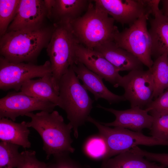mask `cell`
Wrapping results in <instances>:
<instances>
[{
    "mask_svg": "<svg viewBox=\"0 0 168 168\" xmlns=\"http://www.w3.org/2000/svg\"><path fill=\"white\" fill-rule=\"evenodd\" d=\"M152 14L154 18L150 20L148 32L152 56L157 58L165 54L168 55V17L162 14L159 6L153 8Z\"/></svg>",
    "mask_w": 168,
    "mask_h": 168,
    "instance_id": "e0dca14e",
    "label": "cell"
},
{
    "mask_svg": "<svg viewBox=\"0 0 168 168\" xmlns=\"http://www.w3.org/2000/svg\"><path fill=\"white\" fill-rule=\"evenodd\" d=\"M80 63L112 84L119 87L122 76L119 72L100 52L79 44L76 50L74 64Z\"/></svg>",
    "mask_w": 168,
    "mask_h": 168,
    "instance_id": "4fadbf2b",
    "label": "cell"
},
{
    "mask_svg": "<svg viewBox=\"0 0 168 168\" xmlns=\"http://www.w3.org/2000/svg\"><path fill=\"white\" fill-rule=\"evenodd\" d=\"M30 133L27 122L25 121L17 123L7 118H0L1 141L28 148L31 145L28 138Z\"/></svg>",
    "mask_w": 168,
    "mask_h": 168,
    "instance_id": "ffe728a7",
    "label": "cell"
},
{
    "mask_svg": "<svg viewBox=\"0 0 168 168\" xmlns=\"http://www.w3.org/2000/svg\"><path fill=\"white\" fill-rule=\"evenodd\" d=\"M97 107L112 113L115 117L113 122H100L105 126L122 128L140 132H142L145 128L150 130L152 127L153 118L148 114V111L146 109L135 107L125 110H119L104 107L99 105Z\"/></svg>",
    "mask_w": 168,
    "mask_h": 168,
    "instance_id": "5bb4252c",
    "label": "cell"
},
{
    "mask_svg": "<svg viewBox=\"0 0 168 168\" xmlns=\"http://www.w3.org/2000/svg\"><path fill=\"white\" fill-rule=\"evenodd\" d=\"M87 152L91 157L102 159L106 150L105 143L102 138H93L87 142Z\"/></svg>",
    "mask_w": 168,
    "mask_h": 168,
    "instance_id": "f1b7e54d",
    "label": "cell"
},
{
    "mask_svg": "<svg viewBox=\"0 0 168 168\" xmlns=\"http://www.w3.org/2000/svg\"><path fill=\"white\" fill-rule=\"evenodd\" d=\"M56 106L51 102L37 99L21 91L10 92L0 99V118L15 121L18 117L35 111L51 112Z\"/></svg>",
    "mask_w": 168,
    "mask_h": 168,
    "instance_id": "8fae6325",
    "label": "cell"
},
{
    "mask_svg": "<svg viewBox=\"0 0 168 168\" xmlns=\"http://www.w3.org/2000/svg\"><path fill=\"white\" fill-rule=\"evenodd\" d=\"M92 1L54 0L48 20L53 24L69 22L82 16Z\"/></svg>",
    "mask_w": 168,
    "mask_h": 168,
    "instance_id": "ac0fdd59",
    "label": "cell"
},
{
    "mask_svg": "<svg viewBox=\"0 0 168 168\" xmlns=\"http://www.w3.org/2000/svg\"><path fill=\"white\" fill-rule=\"evenodd\" d=\"M53 24V32L46 49L51 65L53 84L59 92L60 80L69 67L74 64L76 50L80 43L72 31L70 23Z\"/></svg>",
    "mask_w": 168,
    "mask_h": 168,
    "instance_id": "5b68a950",
    "label": "cell"
},
{
    "mask_svg": "<svg viewBox=\"0 0 168 168\" xmlns=\"http://www.w3.org/2000/svg\"><path fill=\"white\" fill-rule=\"evenodd\" d=\"M21 0H0V36L5 34L16 16Z\"/></svg>",
    "mask_w": 168,
    "mask_h": 168,
    "instance_id": "603a6c76",
    "label": "cell"
},
{
    "mask_svg": "<svg viewBox=\"0 0 168 168\" xmlns=\"http://www.w3.org/2000/svg\"><path fill=\"white\" fill-rule=\"evenodd\" d=\"M87 91L70 66L59 82V107L65 112L76 138L78 128L87 121L92 108L93 100Z\"/></svg>",
    "mask_w": 168,
    "mask_h": 168,
    "instance_id": "3957f363",
    "label": "cell"
},
{
    "mask_svg": "<svg viewBox=\"0 0 168 168\" xmlns=\"http://www.w3.org/2000/svg\"><path fill=\"white\" fill-rule=\"evenodd\" d=\"M152 116L153 121L150 129L151 136L158 140L168 141V114Z\"/></svg>",
    "mask_w": 168,
    "mask_h": 168,
    "instance_id": "d4e9b609",
    "label": "cell"
},
{
    "mask_svg": "<svg viewBox=\"0 0 168 168\" xmlns=\"http://www.w3.org/2000/svg\"><path fill=\"white\" fill-rule=\"evenodd\" d=\"M146 109L152 115L168 114V90L147 105Z\"/></svg>",
    "mask_w": 168,
    "mask_h": 168,
    "instance_id": "83f0119b",
    "label": "cell"
},
{
    "mask_svg": "<svg viewBox=\"0 0 168 168\" xmlns=\"http://www.w3.org/2000/svg\"><path fill=\"white\" fill-rule=\"evenodd\" d=\"M47 164V168H91L72 159L68 154L54 156L51 161Z\"/></svg>",
    "mask_w": 168,
    "mask_h": 168,
    "instance_id": "4316f807",
    "label": "cell"
},
{
    "mask_svg": "<svg viewBox=\"0 0 168 168\" xmlns=\"http://www.w3.org/2000/svg\"><path fill=\"white\" fill-rule=\"evenodd\" d=\"M72 66L78 79L82 81L83 86L93 95L96 101L102 98L112 104L126 100L123 95H118L110 91L103 82V78L83 64L77 63Z\"/></svg>",
    "mask_w": 168,
    "mask_h": 168,
    "instance_id": "9a60e30c",
    "label": "cell"
},
{
    "mask_svg": "<svg viewBox=\"0 0 168 168\" xmlns=\"http://www.w3.org/2000/svg\"><path fill=\"white\" fill-rule=\"evenodd\" d=\"M149 16H141L128 28L119 31L114 42L119 47L129 52L150 69L154 62L152 59L151 42L147 29Z\"/></svg>",
    "mask_w": 168,
    "mask_h": 168,
    "instance_id": "52a82bcc",
    "label": "cell"
},
{
    "mask_svg": "<svg viewBox=\"0 0 168 168\" xmlns=\"http://www.w3.org/2000/svg\"><path fill=\"white\" fill-rule=\"evenodd\" d=\"M149 69L154 83L153 98L156 99L168 87V55L165 54L157 58Z\"/></svg>",
    "mask_w": 168,
    "mask_h": 168,
    "instance_id": "7402d4cb",
    "label": "cell"
},
{
    "mask_svg": "<svg viewBox=\"0 0 168 168\" xmlns=\"http://www.w3.org/2000/svg\"><path fill=\"white\" fill-rule=\"evenodd\" d=\"M20 146L5 142H0V168H16L20 156Z\"/></svg>",
    "mask_w": 168,
    "mask_h": 168,
    "instance_id": "cb8c5ba5",
    "label": "cell"
},
{
    "mask_svg": "<svg viewBox=\"0 0 168 168\" xmlns=\"http://www.w3.org/2000/svg\"><path fill=\"white\" fill-rule=\"evenodd\" d=\"M16 168H47V164L37 159L35 151L25 150L21 153Z\"/></svg>",
    "mask_w": 168,
    "mask_h": 168,
    "instance_id": "484cf974",
    "label": "cell"
},
{
    "mask_svg": "<svg viewBox=\"0 0 168 168\" xmlns=\"http://www.w3.org/2000/svg\"><path fill=\"white\" fill-rule=\"evenodd\" d=\"M162 3V8L161 11L162 14L168 17V0H161Z\"/></svg>",
    "mask_w": 168,
    "mask_h": 168,
    "instance_id": "4dcf8cb0",
    "label": "cell"
},
{
    "mask_svg": "<svg viewBox=\"0 0 168 168\" xmlns=\"http://www.w3.org/2000/svg\"></svg>",
    "mask_w": 168,
    "mask_h": 168,
    "instance_id": "d6a6232c",
    "label": "cell"
},
{
    "mask_svg": "<svg viewBox=\"0 0 168 168\" xmlns=\"http://www.w3.org/2000/svg\"><path fill=\"white\" fill-rule=\"evenodd\" d=\"M153 168H167L163 166L160 165H158L157 164Z\"/></svg>",
    "mask_w": 168,
    "mask_h": 168,
    "instance_id": "1f68e13d",
    "label": "cell"
},
{
    "mask_svg": "<svg viewBox=\"0 0 168 168\" xmlns=\"http://www.w3.org/2000/svg\"><path fill=\"white\" fill-rule=\"evenodd\" d=\"M92 1L85 13L70 24L79 43L94 49L105 43L114 41L119 31L113 18Z\"/></svg>",
    "mask_w": 168,
    "mask_h": 168,
    "instance_id": "277c9868",
    "label": "cell"
},
{
    "mask_svg": "<svg viewBox=\"0 0 168 168\" xmlns=\"http://www.w3.org/2000/svg\"><path fill=\"white\" fill-rule=\"evenodd\" d=\"M131 151L142 155L149 161L157 162L165 167H168V153L151 152L142 150L138 146L133 148Z\"/></svg>",
    "mask_w": 168,
    "mask_h": 168,
    "instance_id": "f546056e",
    "label": "cell"
},
{
    "mask_svg": "<svg viewBox=\"0 0 168 168\" xmlns=\"http://www.w3.org/2000/svg\"><path fill=\"white\" fill-rule=\"evenodd\" d=\"M54 28L52 24L34 31L7 32L0 38V56L12 63H35L42 49L47 48Z\"/></svg>",
    "mask_w": 168,
    "mask_h": 168,
    "instance_id": "7a4b0ae2",
    "label": "cell"
},
{
    "mask_svg": "<svg viewBox=\"0 0 168 168\" xmlns=\"http://www.w3.org/2000/svg\"><path fill=\"white\" fill-rule=\"evenodd\" d=\"M93 49L100 53L119 71L143 69V64L137 58L118 46L113 41L105 43Z\"/></svg>",
    "mask_w": 168,
    "mask_h": 168,
    "instance_id": "2e32d148",
    "label": "cell"
},
{
    "mask_svg": "<svg viewBox=\"0 0 168 168\" xmlns=\"http://www.w3.org/2000/svg\"><path fill=\"white\" fill-rule=\"evenodd\" d=\"M47 19L44 0H21L17 13L7 32L37 30L48 25Z\"/></svg>",
    "mask_w": 168,
    "mask_h": 168,
    "instance_id": "7c38bea8",
    "label": "cell"
},
{
    "mask_svg": "<svg viewBox=\"0 0 168 168\" xmlns=\"http://www.w3.org/2000/svg\"><path fill=\"white\" fill-rule=\"evenodd\" d=\"M156 165L142 155L128 151L103 161L101 168H153Z\"/></svg>",
    "mask_w": 168,
    "mask_h": 168,
    "instance_id": "44dd1931",
    "label": "cell"
},
{
    "mask_svg": "<svg viewBox=\"0 0 168 168\" xmlns=\"http://www.w3.org/2000/svg\"><path fill=\"white\" fill-rule=\"evenodd\" d=\"M20 91L30 96L51 102L59 107V92L54 86L52 73L38 79L27 80L22 85Z\"/></svg>",
    "mask_w": 168,
    "mask_h": 168,
    "instance_id": "d6986e66",
    "label": "cell"
},
{
    "mask_svg": "<svg viewBox=\"0 0 168 168\" xmlns=\"http://www.w3.org/2000/svg\"><path fill=\"white\" fill-rule=\"evenodd\" d=\"M95 5L122 25L132 24L143 15L152 14L151 0H95Z\"/></svg>",
    "mask_w": 168,
    "mask_h": 168,
    "instance_id": "30bf717a",
    "label": "cell"
},
{
    "mask_svg": "<svg viewBox=\"0 0 168 168\" xmlns=\"http://www.w3.org/2000/svg\"><path fill=\"white\" fill-rule=\"evenodd\" d=\"M119 86L123 88V95L131 107H147L152 101L154 83L150 69L131 71L122 77Z\"/></svg>",
    "mask_w": 168,
    "mask_h": 168,
    "instance_id": "9c48e42d",
    "label": "cell"
},
{
    "mask_svg": "<svg viewBox=\"0 0 168 168\" xmlns=\"http://www.w3.org/2000/svg\"><path fill=\"white\" fill-rule=\"evenodd\" d=\"M87 121L96 126L105 143L106 150L102 159L103 161L128 151L138 145L168 146V141L146 136L142 132L127 128L118 127L111 128L103 125L90 116L88 118Z\"/></svg>",
    "mask_w": 168,
    "mask_h": 168,
    "instance_id": "8992f818",
    "label": "cell"
},
{
    "mask_svg": "<svg viewBox=\"0 0 168 168\" xmlns=\"http://www.w3.org/2000/svg\"><path fill=\"white\" fill-rule=\"evenodd\" d=\"M25 116L31 119L30 121L27 122V127L35 129L42 139L43 149L47 159L51 156L74 152L75 149L72 146L73 141L71 136L72 126L69 122L66 124L58 111L30 112Z\"/></svg>",
    "mask_w": 168,
    "mask_h": 168,
    "instance_id": "6da1fadb",
    "label": "cell"
},
{
    "mask_svg": "<svg viewBox=\"0 0 168 168\" xmlns=\"http://www.w3.org/2000/svg\"><path fill=\"white\" fill-rule=\"evenodd\" d=\"M52 73L50 63L42 65L32 63H14L0 57V89L4 91L13 89L19 91L28 80Z\"/></svg>",
    "mask_w": 168,
    "mask_h": 168,
    "instance_id": "ba28073f",
    "label": "cell"
}]
</instances>
